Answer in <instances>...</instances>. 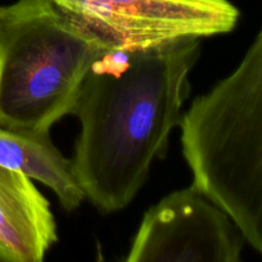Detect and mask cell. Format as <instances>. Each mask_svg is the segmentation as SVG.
<instances>
[{
	"label": "cell",
	"instance_id": "cell-8",
	"mask_svg": "<svg viewBox=\"0 0 262 262\" xmlns=\"http://www.w3.org/2000/svg\"><path fill=\"white\" fill-rule=\"evenodd\" d=\"M0 262H13L12 256L2 243H0Z\"/></svg>",
	"mask_w": 262,
	"mask_h": 262
},
{
	"label": "cell",
	"instance_id": "cell-4",
	"mask_svg": "<svg viewBox=\"0 0 262 262\" xmlns=\"http://www.w3.org/2000/svg\"><path fill=\"white\" fill-rule=\"evenodd\" d=\"M107 49L137 50L232 32L229 0H50Z\"/></svg>",
	"mask_w": 262,
	"mask_h": 262
},
{
	"label": "cell",
	"instance_id": "cell-2",
	"mask_svg": "<svg viewBox=\"0 0 262 262\" xmlns=\"http://www.w3.org/2000/svg\"><path fill=\"white\" fill-rule=\"evenodd\" d=\"M179 128L192 186L262 256V26L237 68L192 101Z\"/></svg>",
	"mask_w": 262,
	"mask_h": 262
},
{
	"label": "cell",
	"instance_id": "cell-1",
	"mask_svg": "<svg viewBox=\"0 0 262 262\" xmlns=\"http://www.w3.org/2000/svg\"><path fill=\"white\" fill-rule=\"evenodd\" d=\"M200 38L137 50L110 49L87 72L73 114L81 124L72 171L101 214L125 209L165 159L188 99Z\"/></svg>",
	"mask_w": 262,
	"mask_h": 262
},
{
	"label": "cell",
	"instance_id": "cell-5",
	"mask_svg": "<svg viewBox=\"0 0 262 262\" xmlns=\"http://www.w3.org/2000/svg\"><path fill=\"white\" fill-rule=\"evenodd\" d=\"M245 238L194 186L164 197L143 216L125 261H241Z\"/></svg>",
	"mask_w": 262,
	"mask_h": 262
},
{
	"label": "cell",
	"instance_id": "cell-7",
	"mask_svg": "<svg viewBox=\"0 0 262 262\" xmlns=\"http://www.w3.org/2000/svg\"><path fill=\"white\" fill-rule=\"evenodd\" d=\"M0 165L45 184L68 212L86 199L74 178L71 160L54 146L50 133L33 135L0 127Z\"/></svg>",
	"mask_w": 262,
	"mask_h": 262
},
{
	"label": "cell",
	"instance_id": "cell-6",
	"mask_svg": "<svg viewBox=\"0 0 262 262\" xmlns=\"http://www.w3.org/2000/svg\"><path fill=\"white\" fill-rule=\"evenodd\" d=\"M56 242L50 204L32 178L0 165V243L13 262H41Z\"/></svg>",
	"mask_w": 262,
	"mask_h": 262
},
{
	"label": "cell",
	"instance_id": "cell-3",
	"mask_svg": "<svg viewBox=\"0 0 262 262\" xmlns=\"http://www.w3.org/2000/svg\"><path fill=\"white\" fill-rule=\"evenodd\" d=\"M106 50L50 0L0 7V127L49 135Z\"/></svg>",
	"mask_w": 262,
	"mask_h": 262
}]
</instances>
